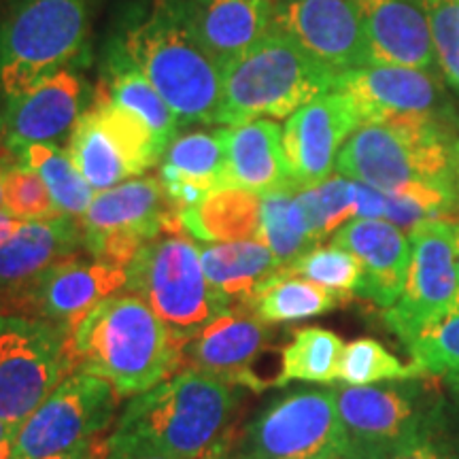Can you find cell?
I'll return each mask as SVG.
<instances>
[{
    "mask_svg": "<svg viewBox=\"0 0 459 459\" xmlns=\"http://www.w3.org/2000/svg\"><path fill=\"white\" fill-rule=\"evenodd\" d=\"M74 370L100 377L117 394L139 395L177 372L179 349L158 315L134 294L96 304L68 332Z\"/></svg>",
    "mask_w": 459,
    "mask_h": 459,
    "instance_id": "cell-1",
    "label": "cell"
},
{
    "mask_svg": "<svg viewBox=\"0 0 459 459\" xmlns=\"http://www.w3.org/2000/svg\"><path fill=\"white\" fill-rule=\"evenodd\" d=\"M338 175L378 192L432 187L455 198L459 136L451 126L428 119H394L361 126L336 158Z\"/></svg>",
    "mask_w": 459,
    "mask_h": 459,
    "instance_id": "cell-2",
    "label": "cell"
},
{
    "mask_svg": "<svg viewBox=\"0 0 459 459\" xmlns=\"http://www.w3.org/2000/svg\"><path fill=\"white\" fill-rule=\"evenodd\" d=\"M117 43L181 126L220 124L221 68L189 34L169 0H158Z\"/></svg>",
    "mask_w": 459,
    "mask_h": 459,
    "instance_id": "cell-3",
    "label": "cell"
},
{
    "mask_svg": "<svg viewBox=\"0 0 459 459\" xmlns=\"http://www.w3.org/2000/svg\"><path fill=\"white\" fill-rule=\"evenodd\" d=\"M237 404V387L203 372L179 370L136 395L115 429L172 459H198L226 436Z\"/></svg>",
    "mask_w": 459,
    "mask_h": 459,
    "instance_id": "cell-4",
    "label": "cell"
},
{
    "mask_svg": "<svg viewBox=\"0 0 459 459\" xmlns=\"http://www.w3.org/2000/svg\"><path fill=\"white\" fill-rule=\"evenodd\" d=\"M338 74L319 65L296 41L273 30L221 71L220 124L290 117L334 90Z\"/></svg>",
    "mask_w": 459,
    "mask_h": 459,
    "instance_id": "cell-5",
    "label": "cell"
},
{
    "mask_svg": "<svg viewBox=\"0 0 459 459\" xmlns=\"http://www.w3.org/2000/svg\"><path fill=\"white\" fill-rule=\"evenodd\" d=\"M88 0H15L0 24V88L15 99L85 51Z\"/></svg>",
    "mask_w": 459,
    "mask_h": 459,
    "instance_id": "cell-6",
    "label": "cell"
},
{
    "mask_svg": "<svg viewBox=\"0 0 459 459\" xmlns=\"http://www.w3.org/2000/svg\"><path fill=\"white\" fill-rule=\"evenodd\" d=\"M126 290L158 315L170 330L177 349L228 311L206 281L200 247L187 232L160 234L149 240L126 266Z\"/></svg>",
    "mask_w": 459,
    "mask_h": 459,
    "instance_id": "cell-7",
    "label": "cell"
},
{
    "mask_svg": "<svg viewBox=\"0 0 459 459\" xmlns=\"http://www.w3.org/2000/svg\"><path fill=\"white\" fill-rule=\"evenodd\" d=\"M68 330L51 321L0 315V421H22L74 370Z\"/></svg>",
    "mask_w": 459,
    "mask_h": 459,
    "instance_id": "cell-8",
    "label": "cell"
},
{
    "mask_svg": "<svg viewBox=\"0 0 459 459\" xmlns=\"http://www.w3.org/2000/svg\"><path fill=\"white\" fill-rule=\"evenodd\" d=\"M79 223L83 249L96 260L122 268L152 238L186 232L181 211L166 196L158 177L130 179L99 192Z\"/></svg>",
    "mask_w": 459,
    "mask_h": 459,
    "instance_id": "cell-9",
    "label": "cell"
},
{
    "mask_svg": "<svg viewBox=\"0 0 459 459\" xmlns=\"http://www.w3.org/2000/svg\"><path fill=\"white\" fill-rule=\"evenodd\" d=\"M68 158L94 192H105L153 169L164 158L149 126L128 108L96 91L68 139Z\"/></svg>",
    "mask_w": 459,
    "mask_h": 459,
    "instance_id": "cell-10",
    "label": "cell"
},
{
    "mask_svg": "<svg viewBox=\"0 0 459 459\" xmlns=\"http://www.w3.org/2000/svg\"><path fill=\"white\" fill-rule=\"evenodd\" d=\"M119 402L105 378L73 372L15 429L11 459H45L88 443L111 426Z\"/></svg>",
    "mask_w": 459,
    "mask_h": 459,
    "instance_id": "cell-11",
    "label": "cell"
},
{
    "mask_svg": "<svg viewBox=\"0 0 459 459\" xmlns=\"http://www.w3.org/2000/svg\"><path fill=\"white\" fill-rule=\"evenodd\" d=\"M411 266L404 290L383 319L400 341L409 344L419 332L459 304L457 226L432 220L409 232Z\"/></svg>",
    "mask_w": 459,
    "mask_h": 459,
    "instance_id": "cell-12",
    "label": "cell"
},
{
    "mask_svg": "<svg viewBox=\"0 0 459 459\" xmlns=\"http://www.w3.org/2000/svg\"><path fill=\"white\" fill-rule=\"evenodd\" d=\"M344 453L334 389H302L273 402L247 429V459H311Z\"/></svg>",
    "mask_w": 459,
    "mask_h": 459,
    "instance_id": "cell-13",
    "label": "cell"
},
{
    "mask_svg": "<svg viewBox=\"0 0 459 459\" xmlns=\"http://www.w3.org/2000/svg\"><path fill=\"white\" fill-rule=\"evenodd\" d=\"M126 283V268L71 255L20 290L0 294V315L45 319L71 332L85 313L122 291Z\"/></svg>",
    "mask_w": 459,
    "mask_h": 459,
    "instance_id": "cell-14",
    "label": "cell"
},
{
    "mask_svg": "<svg viewBox=\"0 0 459 459\" xmlns=\"http://www.w3.org/2000/svg\"><path fill=\"white\" fill-rule=\"evenodd\" d=\"M274 353L271 330L249 308H234L217 315L196 334L179 344L177 372L196 370L220 378L232 387L264 392L273 387L260 364Z\"/></svg>",
    "mask_w": 459,
    "mask_h": 459,
    "instance_id": "cell-15",
    "label": "cell"
},
{
    "mask_svg": "<svg viewBox=\"0 0 459 459\" xmlns=\"http://www.w3.org/2000/svg\"><path fill=\"white\" fill-rule=\"evenodd\" d=\"M334 90L351 96L361 126L394 119H428L446 126L457 122L455 108L440 85V73L370 65L338 74Z\"/></svg>",
    "mask_w": 459,
    "mask_h": 459,
    "instance_id": "cell-16",
    "label": "cell"
},
{
    "mask_svg": "<svg viewBox=\"0 0 459 459\" xmlns=\"http://www.w3.org/2000/svg\"><path fill=\"white\" fill-rule=\"evenodd\" d=\"M349 459H387L423 436L415 385H349L334 389Z\"/></svg>",
    "mask_w": 459,
    "mask_h": 459,
    "instance_id": "cell-17",
    "label": "cell"
},
{
    "mask_svg": "<svg viewBox=\"0 0 459 459\" xmlns=\"http://www.w3.org/2000/svg\"><path fill=\"white\" fill-rule=\"evenodd\" d=\"M273 28L336 74L372 65L355 0H277Z\"/></svg>",
    "mask_w": 459,
    "mask_h": 459,
    "instance_id": "cell-18",
    "label": "cell"
},
{
    "mask_svg": "<svg viewBox=\"0 0 459 459\" xmlns=\"http://www.w3.org/2000/svg\"><path fill=\"white\" fill-rule=\"evenodd\" d=\"M358 128V108L341 90H332L291 113L283 126V153L291 183L313 187L330 179L338 153Z\"/></svg>",
    "mask_w": 459,
    "mask_h": 459,
    "instance_id": "cell-19",
    "label": "cell"
},
{
    "mask_svg": "<svg viewBox=\"0 0 459 459\" xmlns=\"http://www.w3.org/2000/svg\"><path fill=\"white\" fill-rule=\"evenodd\" d=\"M85 96L83 77L66 66L24 94L7 99L3 108L7 152L15 158L34 143H56L82 117Z\"/></svg>",
    "mask_w": 459,
    "mask_h": 459,
    "instance_id": "cell-20",
    "label": "cell"
},
{
    "mask_svg": "<svg viewBox=\"0 0 459 459\" xmlns=\"http://www.w3.org/2000/svg\"><path fill=\"white\" fill-rule=\"evenodd\" d=\"M169 4L221 71L273 30V0H169Z\"/></svg>",
    "mask_w": 459,
    "mask_h": 459,
    "instance_id": "cell-21",
    "label": "cell"
},
{
    "mask_svg": "<svg viewBox=\"0 0 459 459\" xmlns=\"http://www.w3.org/2000/svg\"><path fill=\"white\" fill-rule=\"evenodd\" d=\"M372 65L438 73V57L421 0H358Z\"/></svg>",
    "mask_w": 459,
    "mask_h": 459,
    "instance_id": "cell-22",
    "label": "cell"
},
{
    "mask_svg": "<svg viewBox=\"0 0 459 459\" xmlns=\"http://www.w3.org/2000/svg\"><path fill=\"white\" fill-rule=\"evenodd\" d=\"M332 245L342 247L361 262L359 296L389 308L398 302L411 266V238L383 220H351L336 230Z\"/></svg>",
    "mask_w": 459,
    "mask_h": 459,
    "instance_id": "cell-23",
    "label": "cell"
},
{
    "mask_svg": "<svg viewBox=\"0 0 459 459\" xmlns=\"http://www.w3.org/2000/svg\"><path fill=\"white\" fill-rule=\"evenodd\" d=\"M79 247H83V230L74 217L24 221L0 240V294H11L54 264L77 255Z\"/></svg>",
    "mask_w": 459,
    "mask_h": 459,
    "instance_id": "cell-24",
    "label": "cell"
},
{
    "mask_svg": "<svg viewBox=\"0 0 459 459\" xmlns=\"http://www.w3.org/2000/svg\"><path fill=\"white\" fill-rule=\"evenodd\" d=\"M158 179L179 211L200 203L213 189L226 187L223 128L177 136L164 152Z\"/></svg>",
    "mask_w": 459,
    "mask_h": 459,
    "instance_id": "cell-25",
    "label": "cell"
},
{
    "mask_svg": "<svg viewBox=\"0 0 459 459\" xmlns=\"http://www.w3.org/2000/svg\"><path fill=\"white\" fill-rule=\"evenodd\" d=\"M226 187L264 194L294 186L283 153V128L273 119H254L223 128Z\"/></svg>",
    "mask_w": 459,
    "mask_h": 459,
    "instance_id": "cell-26",
    "label": "cell"
},
{
    "mask_svg": "<svg viewBox=\"0 0 459 459\" xmlns=\"http://www.w3.org/2000/svg\"><path fill=\"white\" fill-rule=\"evenodd\" d=\"M200 260L206 281L228 311L249 308L257 287L283 268L273 251L257 238L206 245L200 249Z\"/></svg>",
    "mask_w": 459,
    "mask_h": 459,
    "instance_id": "cell-27",
    "label": "cell"
},
{
    "mask_svg": "<svg viewBox=\"0 0 459 459\" xmlns=\"http://www.w3.org/2000/svg\"><path fill=\"white\" fill-rule=\"evenodd\" d=\"M262 196L243 187H217L189 209L181 211L189 237L204 243H234L257 238Z\"/></svg>",
    "mask_w": 459,
    "mask_h": 459,
    "instance_id": "cell-28",
    "label": "cell"
},
{
    "mask_svg": "<svg viewBox=\"0 0 459 459\" xmlns=\"http://www.w3.org/2000/svg\"><path fill=\"white\" fill-rule=\"evenodd\" d=\"M99 90L105 91L108 99L117 102V105L134 113L136 117H141L149 126V130L153 132L158 145L164 152L177 139L175 134L179 122H177L175 113L170 111V107L166 105L152 82L126 56V51L119 48L117 41L107 51L105 77H102Z\"/></svg>",
    "mask_w": 459,
    "mask_h": 459,
    "instance_id": "cell-29",
    "label": "cell"
},
{
    "mask_svg": "<svg viewBox=\"0 0 459 459\" xmlns=\"http://www.w3.org/2000/svg\"><path fill=\"white\" fill-rule=\"evenodd\" d=\"M347 300L313 281L290 277L283 271L257 287L249 308L264 324H291L334 311Z\"/></svg>",
    "mask_w": 459,
    "mask_h": 459,
    "instance_id": "cell-30",
    "label": "cell"
},
{
    "mask_svg": "<svg viewBox=\"0 0 459 459\" xmlns=\"http://www.w3.org/2000/svg\"><path fill=\"white\" fill-rule=\"evenodd\" d=\"M344 351L342 338L325 328H300L287 347L281 349L277 387L291 381L334 383Z\"/></svg>",
    "mask_w": 459,
    "mask_h": 459,
    "instance_id": "cell-31",
    "label": "cell"
},
{
    "mask_svg": "<svg viewBox=\"0 0 459 459\" xmlns=\"http://www.w3.org/2000/svg\"><path fill=\"white\" fill-rule=\"evenodd\" d=\"M15 160L39 172L60 213L74 220L83 217L94 200V189L83 179L82 172L74 169L68 152H62L56 143H34L22 149Z\"/></svg>",
    "mask_w": 459,
    "mask_h": 459,
    "instance_id": "cell-32",
    "label": "cell"
},
{
    "mask_svg": "<svg viewBox=\"0 0 459 459\" xmlns=\"http://www.w3.org/2000/svg\"><path fill=\"white\" fill-rule=\"evenodd\" d=\"M298 189V186H287L262 196L257 240L273 251L281 266H287L315 247L300 206L296 203Z\"/></svg>",
    "mask_w": 459,
    "mask_h": 459,
    "instance_id": "cell-33",
    "label": "cell"
},
{
    "mask_svg": "<svg viewBox=\"0 0 459 459\" xmlns=\"http://www.w3.org/2000/svg\"><path fill=\"white\" fill-rule=\"evenodd\" d=\"M296 203L313 243L319 245L321 240L334 237L344 223L355 220V181L334 175L319 186L298 189Z\"/></svg>",
    "mask_w": 459,
    "mask_h": 459,
    "instance_id": "cell-34",
    "label": "cell"
},
{
    "mask_svg": "<svg viewBox=\"0 0 459 459\" xmlns=\"http://www.w3.org/2000/svg\"><path fill=\"white\" fill-rule=\"evenodd\" d=\"M290 277H300L313 281L325 290L334 291L344 300H351L353 294H358L361 279H364V268L361 262L351 251L342 247L315 245L307 254L296 257L294 262L281 268Z\"/></svg>",
    "mask_w": 459,
    "mask_h": 459,
    "instance_id": "cell-35",
    "label": "cell"
},
{
    "mask_svg": "<svg viewBox=\"0 0 459 459\" xmlns=\"http://www.w3.org/2000/svg\"><path fill=\"white\" fill-rule=\"evenodd\" d=\"M421 375L415 364L406 366L375 338H358L347 344L338 378L347 385H372L378 381H404Z\"/></svg>",
    "mask_w": 459,
    "mask_h": 459,
    "instance_id": "cell-36",
    "label": "cell"
},
{
    "mask_svg": "<svg viewBox=\"0 0 459 459\" xmlns=\"http://www.w3.org/2000/svg\"><path fill=\"white\" fill-rule=\"evenodd\" d=\"M421 375H459V304L406 344Z\"/></svg>",
    "mask_w": 459,
    "mask_h": 459,
    "instance_id": "cell-37",
    "label": "cell"
},
{
    "mask_svg": "<svg viewBox=\"0 0 459 459\" xmlns=\"http://www.w3.org/2000/svg\"><path fill=\"white\" fill-rule=\"evenodd\" d=\"M11 217L20 221H39L51 220V217L65 215L57 211L51 198L48 186L39 177V172L28 169L26 164L15 162L9 166L7 177H4V204Z\"/></svg>",
    "mask_w": 459,
    "mask_h": 459,
    "instance_id": "cell-38",
    "label": "cell"
},
{
    "mask_svg": "<svg viewBox=\"0 0 459 459\" xmlns=\"http://www.w3.org/2000/svg\"><path fill=\"white\" fill-rule=\"evenodd\" d=\"M440 71L459 91V0H421Z\"/></svg>",
    "mask_w": 459,
    "mask_h": 459,
    "instance_id": "cell-39",
    "label": "cell"
},
{
    "mask_svg": "<svg viewBox=\"0 0 459 459\" xmlns=\"http://www.w3.org/2000/svg\"><path fill=\"white\" fill-rule=\"evenodd\" d=\"M107 459H172L166 453L153 449L145 440L134 438L124 432H115L107 436Z\"/></svg>",
    "mask_w": 459,
    "mask_h": 459,
    "instance_id": "cell-40",
    "label": "cell"
},
{
    "mask_svg": "<svg viewBox=\"0 0 459 459\" xmlns=\"http://www.w3.org/2000/svg\"><path fill=\"white\" fill-rule=\"evenodd\" d=\"M385 192L355 181V220H383Z\"/></svg>",
    "mask_w": 459,
    "mask_h": 459,
    "instance_id": "cell-41",
    "label": "cell"
},
{
    "mask_svg": "<svg viewBox=\"0 0 459 459\" xmlns=\"http://www.w3.org/2000/svg\"><path fill=\"white\" fill-rule=\"evenodd\" d=\"M45 459H107V438L96 436V438H91L83 445H77L71 451L57 453V455Z\"/></svg>",
    "mask_w": 459,
    "mask_h": 459,
    "instance_id": "cell-42",
    "label": "cell"
},
{
    "mask_svg": "<svg viewBox=\"0 0 459 459\" xmlns=\"http://www.w3.org/2000/svg\"><path fill=\"white\" fill-rule=\"evenodd\" d=\"M387 459H446V457L440 455V451L421 436V438L400 446V449L394 451Z\"/></svg>",
    "mask_w": 459,
    "mask_h": 459,
    "instance_id": "cell-43",
    "label": "cell"
},
{
    "mask_svg": "<svg viewBox=\"0 0 459 459\" xmlns=\"http://www.w3.org/2000/svg\"><path fill=\"white\" fill-rule=\"evenodd\" d=\"M228 446H230V443H228V434H226L220 440V443H215L209 451H204L198 459H228V455H230Z\"/></svg>",
    "mask_w": 459,
    "mask_h": 459,
    "instance_id": "cell-44",
    "label": "cell"
},
{
    "mask_svg": "<svg viewBox=\"0 0 459 459\" xmlns=\"http://www.w3.org/2000/svg\"><path fill=\"white\" fill-rule=\"evenodd\" d=\"M4 156H11V153H4ZM4 156H0V211L4 204V177H7L9 166L13 164V160H7Z\"/></svg>",
    "mask_w": 459,
    "mask_h": 459,
    "instance_id": "cell-45",
    "label": "cell"
},
{
    "mask_svg": "<svg viewBox=\"0 0 459 459\" xmlns=\"http://www.w3.org/2000/svg\"><path fill=\"white\" fill-rule=\"evenodd\" d=\"M11 440L13 438H4L0 443V459H11Z\"/></svg>",
    "mask_w": 459,
    "mask_h": 459,
    "instance_id": "cell-46",
    "label": "cell"
},
{
    "mask_svg": "<svg viewBox=\"0 0 459 459\" xmlns=\"http://www.w3.org/2000/svg\"><path fill=\"white\" fill-rule=\"evenodd\" d=\"M453 221H459V179L455 187V198H453Z\"/></svg>",
    "mask_w": 459,
    "mask_h": 459,
    "instance_id": "cell-47",
    "label": "cell"
},
{
    "mask_svg": "<svg viewBox=\"0 0 459 459\" xmlns=\"http://www.w3.org/2000/svg\"><path fill=\"white\" fill-rule=\"evenodd\" d=\"M0 153H9L7 145H4V124H3V113H0Z\"/></svg>",
    "mask_w": 459,
    "mask_h": 459,
    "instance_id": "cell-48",
    "label": "cell"
},
{
    "mask_svg": "<svg viewBox=\"0 0 459 459\" xmlns=\"http://www.w3.org/2000/svg\"><path fill=\"white\" fill-rule=\"evenodd\" d=\"M311 459H349V457L342 455V453H324V455H317V457H311Z\"/></svg>",
    "mask_w": 459,
    "mask_h": 459,
    "instance_id": "cell-49",
    "label": "cell"
},
{
    "mask_svg": "<svg viewBox=\"0 0 459 459\" xmlns=\"http://www.w3.org/2000/svg\"><path fill=\"white\" fill-rule=\"evenodd\" d=\"M449 381H451V385L459 392V375H449Z\"/></svg>",
    "mask_w": 459,
    "mask_h": 459,
    "instance_id": "cell-50",
    "label": "cell"
},
{
    "mask_svg": "<svg viewBox=\"0 0 459 459\" xmlns=\"http://www.w3.org/2000/svg\"><path fill=\"white\" fill-rule=\"evenodd\" d=\"M455 247H457V277H459V226H457V243H455Z\"/></svg>",
    "mask_w": 459,
    "mask_h": 459,
    "instance_id": "cell-51",
    "label": "cell"
},
{
    "mask_svg": "<svg viewBox=\"0 0 459 459\" xmlns=\"http://www.w3.org/2000/svg\"><path fill=\"white\" fill-rule=\"evenodd\" d=\"M228 459H247V457H245V455H240V453H238V455H232V453H230Z\"/></svg>",
    "mask_w": 459,
    "mask_h": 459,
    "instance_id": "cell-52",
    "label": "cell"
},
{
    "mask_svg": "<svg viewBox=\"0 0 459 459\" xmlns=\"http://www.w3.org/2000/svg\"><path fill=\"white\" fill-rule=\"evenodd\" d=\"M355 3H358V0H355Z\"/></svg>",
    "mask_w": 459,
    "mask_h": 459,
    "instance_id": "cell-53",
    "label": "cell"
}]
</instances>
